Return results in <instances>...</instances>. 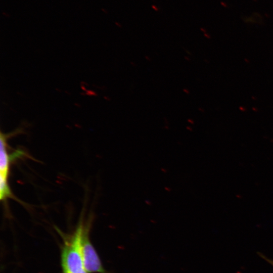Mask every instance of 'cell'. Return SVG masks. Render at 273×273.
<instances>
[{"label":"cell","instance_id":"cell-1","mask_svg":"<svg viewBox=\"0 0 273 273\" xmlns=\"http://www.w3.org/2000/svg\"><path fill=\"white\" fill-rule=\"evenodd\" d=\"M85 223L81 218L73 233L64 238L61 254L63 273H88L84 265L81 249Z\"/></svg>","mask_w":273,"mask_h":273},{"label":"cell","instance_id":"cell-2","mask_svg":"<svg viewBox=\"0 0 273 273\" xmlns=\"http://www.w3.org/2000/svg\"><path fill=\"white\" fill-rule=\"evenodd\" d=\"M90 222V219L86 221L81 243V254L85 268L88 273H110L104 267L97 252L90 241L89 231Z\"/></svg>","mask_w":273,"mask_h":273},{"label":"cell","instance_id":"cell-3","mask_svg":"<svg viewBox=\"0 0 273 273\" xmlns=\"http://www.w3.org/2000/svg\"><path fill=\"white\" fill-rule=\"evenodd\" d=\"M21 128L17 129L16 130L8 134L1 132V153H0V175L8 178L9 172V165L12 159V156H9L7 149V140L9 136L16 133L21 132Z\"/></svg>","mask_w":273,"mask_h":273},{"label":"cell","instance_id":"cell-4","mask_svg":"<svg viewBox=\"0 0 273 273\" xmlns=\"http://www.w3.org/2000/svg\"><path fill=\"white\" fill-rule=\"evenodd\" d=\"M0 196L2 201H5L9 198L16 199L11 191L8 178L1 175H0Z\"/></svg>","mask_w":273,"mask_h":273},{"label":"cell","instance_id":"cell-5","mask_svg":"<svg viewBox=\"0 0 273 273\" xmlns=\"http://www.w3.org/2000/svg\"><path fill=\"white\" fill-rule=\"evenodd\" d=\"M257 254L259 256L263 259L264 260H265L266 262H267L269 264L273 266V259L271 258H269L267 257L265 255L263 254L262 253L260 252H258Z\"/></svg>","mask_w":273,"mask_h":273},{"label":"cell","instance_id":"cell-6","mask_svg":"<svg viewBox=\"0 0 273 273\" xmlns=\"http://www.w3.org/2000/svg\"><path fill=\"white\" fill-rule=\"evenodd\" d=\"M183 91H184V92H185V93H186V94H188L190 93L189 90L188 89H187V88H184V89H183Z\"/></svg>","mask_w":273,"mask_h":273},{"label":"cell","instance_id":"cell-7","mask_svg":"<svg viewBox=\"0 0 273 273\" xmlns=\"http://www.w3.org/2000/svg\"><path fill=\"white\" fill-rule=\"evenodd\" d=\"M152 7L155 11H158V9L155 5H152Z\"/></svg>","mask_w":273,"mask_h":273},{"label":"cell","instance_id":"cell-8","mask_svg":"<svg viewBox=\"0 0 273 273\" xmlns=\"http://www.w3.org/2000/svg\"><path fill=\"white\" fill-rule=\"evenodd\" d=\"M101 10H102V11L103 12H104V13H105L106 14H107L108 12H107V11L106 9H104V8H102Z\"/></svg>","mask_w":273,"mask_h":273},{"label":"cell","instance_id":"cell-9","mask_svg":"<svg viewBox=\"0 0 273 273\" xmlns=\"http://www.w3.org/2000/svg\"><path fill=\"white\" fill-rule=\"evenodd\" d=\"M115 24L118 25L119 27H121V25H120L118 22H115Z\"/></svg>","mask_w":273,"mask_h":273},{"label":"cell","instance_id":"cell-10","mask_svg":"<svg viewBox=\"0 0 273 273\" xmlns=\"http://www.w3.org/2000/svg\"><path fill=\"white\" fill-rule=\"evenodd\" d=\"M185 58L186 60H188V61H190V59L188 57H185Z\"/></svg>","mask_w":273,"mask_h":273}]
</instances>
